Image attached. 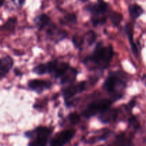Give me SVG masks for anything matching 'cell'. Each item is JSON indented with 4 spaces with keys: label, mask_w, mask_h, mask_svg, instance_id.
<instances>
[{
    "label": "cell",
    "mask_w": 146,
    "mask_h": 146,
    "mask_svg": "<svg viewBox=\"0 0 146 146\" xmlns=\"http://www.w3.org/2000/svg\"><path fill=\"white\" fill-rule=\"evenodd\" d=\"M124 85H125V83L123 81L122 78L120 77V76L118 74L113 73V74H111L106 78L104 84V88L107 92L115 94V97L118 98L119 97H121V96L118 94L117 88H118V86H124Z\"/></svg>",
    "instance_id": "cell-4"
},
{
    "label": "cell",
    "mask_w": 146,
    "mask_h": 146,
    "mask_svg": "<svg viewBox=\"0 0 146 146\" xmlns=\"http://www.w3.org/2000/svg\"><path fill=\"white\" fill-rule=\"evenodd\" d=\"M125 31H126L127 34L128 36V38H129L130 43L131 44V48H132L133 52V54L135 56H137L138 55V49H137L136 46L135 45V44L133 43V29L131 24H128L126 26V27H125Z\"/></svg>",
    "instance_id": "cell-16"
},
{
    "label": "cell",
    "mask_w": 146,
    "mask_h": 146,
    "mask_svg": "<svg viewBox=\"0 0 146 146\" xmlns=\"http://www.w3.org/2000/svg\"><path fill=\"white\" fill-rule=\"evenodd\" d=\"M52 130L46 127H38L34 131L26 133V137L32 138L28 146H46L49 135Z\"/></svg>",
    "instance_id": "cell-2"
},
{
    "label": "cell",
    "mask_w": 146,
    "mask_h": 146,
    "mask_svg": "<svg viewBox=\"0 0 146 146\" xmlns=\"http://www.w3.org/2000/svg\"><path fill=\"white\" fill-rule=\"evenodd\" d=\"M68 118H69L70 121H71V123L73 125H76V124L80 122V120H81L80 115H78V113H74L70 114Z\"/></svg>",
    "instance_id": "cell-20"
},
{
    "label": "cell",
    "mask_w": 146,
    "mask_h": 146,
    "mask_svg": "<svg viewBox=\"0 0 146 146\" xmlns=\"http://www.w3.org/2000/svg\"><path fill=\"white\" fill-rule=\"evenodd\" d=\"M72 41H73V42H74V44H75L76 46L80 47L81 46V44H83L84 39H83V38H80V37L75 36L73 38Z\"/></svg>",
    "instance_id": "cell-21"
},
{
    "label": "cell",
    "mask_w": 146,
    "mask_h": 146,
    "mask_svg": "<svg viewBox=\"0 0 146 146\" xmlns=\"http://www.w3.org/2000/svg\"><path fill=\"white\" fill-rule=\"evenodd\" d=\"M86 82L81 81L78 84H75V85H71L67 87L63 91V96H64L65 101H67L68 99L71 98L76 96V94H81V92L85 90L86 88Z\"/></svg>",
    "instance_id": "cell-6"
},
{
    "label": "cell",
    "mask_w": 146,
    "mask_h": 146,
    "mask_svg": "<svg viewBox=\"0 0 146 146\" xmlns=\"http://www.w3.org/2000/svg\"><path fill=\"white\" fill-rule=\"evenodd\" d=\"M14 61L10 56H5L0 58V78H3L8 74L12 68Z\"/></svg>",
    "instance_id": "cell-8"
},
{
    "label": "cell",
    "mask_w": 146,
    "mask_h": 146,
    "mask_svg": "<svg viewBox=\"0 0 146 146\" xmlns=\"http://www.w3.org/2000/svg\"><path fill=\"white\" fill-rule=\"evenodd\" d=\"M75 130L69 129L61 131L55 135L50 142V146H64L74 137Z\"/></svg>",
    "instance_id": "cell-5"
},
{
    "label": "cell",
    "mask_w": 146,
    "mask_h": 146,
    "mask_svg": "<svg viewBox=\"0 0 146 146\" xmlns=\"http://www.w3.org/2000/svg\"><path fill=\"white\" fill-rule=\"evenodd\" d=\"M78 71L76 69L74 68L69 67L68 70L66 71L65 74L61 77V83L62 84H66V83H71L75 81Z\"/></svg>",
    "instance_id": "cell-11"
},
{
    "label": "cell",
    "mask_w": 146,
    "mask_h": 146,
    "mask_svg": "<svg viewBox=\"0 0 146 146\" xmlns=\"http://www.w3.org/2000/svg\"><path fill=\"white\" fill-rule=\"evenodd\" d=\"M50 19L46 14H41L39 16H37L35 19H34V22L36 24L38 28L40 30L43 29L46 26L48 25L49 24Z\"/></svg>",
    "instance_id": "cell-13"
},
{
    "label": "cell",
    "mask_w": 146,
    "mask_h": 146,
    "mask_svg": "<svg viewBox=\"0 0 146 146\" xmlns=\"http://www.w3.org/2000/svg\"><path fill=\"white\" fill-rule=\"evenodd\" d=\"M65 19L67 21L71 23H75L76 21V17L75 14H68L65 17Z\"/></svg>",
    "instance_id": "cell-22"
},
{
    "label": "cell",
    "mask_w": 146,
    "mask_h": 146,
    "mask_svg": "<svg viewBox=\"0 0 146 146\" xmlns=\"http://www.w3.org/2000/svg\"><path fill=\"white\" fill-rule=\"evenodd\" d=\"M118 115V111L115 109H108L101 113L99 120L104 123H108L115 120Z\"/></svg>",
    "instance_id": "cell-9"
},
{
    "label": "cell",
    "mask_w": 146,
    "mask_h": 146,
    "mask_svg": "<svg viewBox=\"0 0 146 146\" xmlns=\"http://www.w3.org/2000/svg\"><path fill=\"white\" fill-rule=\"evenodd\" d=\"M86 39L88 45H92L96 39V34L93 31H88L86 36Z\"/></svg>",
    "instance_id": "cell-19"
},
{
    "label": "cell",
    "mask_w": 146,
    "mask_h": 146,
    "mask_svg": "<svg viewBox=\"0 0 146 146\" xmlns=\"http://www.w3.org/2000/svg\"><path fill=\"white\" fill-rule=\"evenodd\" d=\"M33 72L38 75H43V74L49 73L50 74V64L49 62L47 64H41L36 66L35 68L33 69Z\"/></svg>",
    "instance_id": "cell-15"
},
{
    "label": "cell",
    "mask_w": 146,
    "mask_h": 146,
    "mask_svg": "<svg viewBox=\"0 0 146 146\" xmlns=\"http://www.w3.org/2000/svg\"><path fill=\"white\" fill-rule=\"evenodd\" d=\"M110 19H111V21L114 24V26H118L120 23H121V21H122L123 17L119 13L113 12L110 15Z\"/></svg>",
    "instance_id": "cell-18"
},
{
    "label": "cell",
    "mask_w": 146,
    "mask_h": 146,
    "mask_svg": "<svg viewBox=\"0 0 146 146\" xmlns=\"http://www.w3.org/2000/svg\"><path fill=\"white\" fill-rule=\"evenodd\" d=\"M24 0H19V1H20V4H22V2H21V1H24Z\"/></svg>",
    "instance_id": "cell-24"
},
{
    "label": "cell",
    "mask_w": 146,
    "mask_h": 146,
    "mask_svg": "<svg viewBox=\"0 0 146 146\" xmlns=\"http://www.w3.org/2000/svg\"><path fill=\"white\" fill-rule=\"evenodd\" d=\"M28 86L31 90L37 93H41L44 90L48 89L51 87V84L44 80L34 79L29 81Z\"/></svg>",
    "instance_id": "cell-7"
},
{
    "label": "cell",
    "mask_w": 146,
    "mask_h": 146,
    "mask_svg": "<svg viewBox=\"0 0 146 146\" xmlns=\"http://www.w3.org/2000/svg\"><path fill=\"white\" fill-rule=\"evenodd\" d=\"M113 56V49L111 46H103L101 43L97 44L94 53L85 60V63H93L100 68H106Z\"/></svg>",
    "instance_id": "cell-1"
},
{
    "label": "cell",
    "mask_w": 146,
    "mask_h": 146,
    "mask_svg": "<svg viewBox=\"0 0 146 146\" xmlns=\"http://www.w3.org/2000/svg\"><path fill=\"white\" fill-rule=\"evenodd\" d=\"M89 11L94 14H104L107 9V4L103 0H99L98 4L89 7Z\"/></svg>",
    "instance_id": "cell-12"
},
{
    "label": "cell",
    "mask_w": 146,
    "mask_h": 146,
    "mask_svg": "<svg viewBox=\"0 0 146 146\" xmlns=\"http://www.w3.org/2000/svg\"><path fill=\"white\" fill-rule=\"evenodd\" d=\"M112 104V101L110 99H107V98L98 100L95 102H93L84 111V115L86 118H91L98 113H102L104 111L109 109Z\"/></svg>",
    "instance_id": "cell-3"
},
{
    "label": "cell",
    "mask_w": 146,
    "mask_h": 146,
    "mask_svg": "<svg viewBox=\"0 0 146 146\" xmlns=\"http://www.w3.org/2000/svg\"><path fill=\"white\" fill-rule=\"evenodd\" d=\"M4 0H0V6L2 5L3 3H4Z\"/></svg>",
    "instance_id": "cell-23"
},
{
    "label": "cell",
    "mask_w": 146,
    "mask_h": 146,
    "mask_svg": "<svg viewBox=\"0 0 146 146\" xmlns=\"http://www.w3.org/2000/svg\"><path fill=\"white\" fill-rule=\"evenodd\" d=\"M130 141L127 139L124 135H118L113 143L112 146H129Z\"/></svg>",
    "instance_id": "cell-17"
},
{
    "label": "cell",
    "mask_w": 146,
    "mask_h": 146,
    "mask_svg": "<svg viewBox=\"0 0 146 146\" xmlns=\"http://www.w3.org/2000/svg\"><path fill=\"white\" fill-rule=\"evenodd\" d=\"M129 12L131 17L135 19L143 13V10L141 8V7H140L138 4H132L129 7Z\"/></svg>",
    "instance_id": "cell-14"
},
{
    "label": "cell",
    "mask_w": 146,
    "mask_h": 146,
    "mask_svg": "<svg viewBox=\"0 0 146 146\" xmlns=\"http://www.w3.org/2000/svg\"><path fill=\"white\" fill-rule=\"evenodd\" d=\"M69 65L66 63L64 62H58L55 61V65H54L53 74H54L55 78H61L63 75L66 73V71L69 68Z\"/></svg>",
    "instance_id": "cell-10"
}]
</instances>
